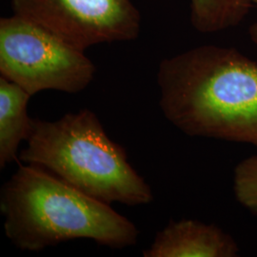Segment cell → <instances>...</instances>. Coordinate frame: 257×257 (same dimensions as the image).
<instances>
[{"mask_svg": "<svg viewBox=\"0 0 257 257\" xmlns=\"http://www.w3.org/2000/svg\"><path fill=\"white\" fill-rule=\"evenodd\" d=\"M14 15L35 22L82 51L133 40L140 15L131 0H12Z\"/></svg>", "mask_w": 257, "mask_h": 257, "instance_id": "cell-5", "label": "cell"}, {"mask_svg": "<svg viewBox=\"0 0 257 257\" xmlns=\"http://www.w3.org/2000/svg\"><path fill=\"white\" fill-rule=\"evenodd\" d=\"M157 83L166 118L191 137L257 148V63L234 48L204 45L164 59Z\"/></svg>", "mask_w": 257, "mask_h": 257, "instance_id": "cell-1", "label": "cell"}, {"mask_svg": "<svg viewBox=\"0 0 257 257\" xmlns=\"http://www.w3.org/2000/svg\"><path fill=\"white\" fill-rule=\"evenodd\" d=\"M233 189L237 201L257 214V156L248 157L235 167Z\"/></svg>", "mask_w": 257, "mask_h": 257, "instance_id": "cell-9", "label": "cell"}, {"mask_svg": "<svg viewBox=\"0 0 257 257\" xmlns=\"http://www.w3.org/2000/svg\"><path fill=\"white\" fill-rule=\"evenodd\" d=\"M234 239L215 225L196 220L171 221L156 233L145 257H235Z\"/></svg>", "mask_w": 257, "mask_h": 257, "instance_id": "cell-6", "label": "cell"}, {"mask_svg": "<svg viewBox=\"0 0 257 257\" xmlns=\"http://www.w3.org/2000/svg\"><path fill=\"white\" fill-rule=\"evenodd\" d=\"M252 3H253V6L255 5L257 6V0H251ZM249 35L251 37V40L253 41V43L255 44V46L257 47V23L254 24L252 27L250 28V31H249Z\"/></svg>", "mask_w": 257, "mask_h": 257, "instance_id": "cell-10", "label": "cell"}, {"mask_svg": "<svg viewBox=\"0 0 257 257\" xmlns=\"http://www.w3.org/2000/svg\"><path fill=\"white\" fill-rule=\"evenodd\" d=\"M193 27L204 34L239 25L253 7L251 0H191Z\"/></svg>", "mask_w": 257, "mask_h": 257, "instance_id": "cell-8", "label": "cell"}, {"mask_svg": "<svg viewBox=\"0 0 257 257\" xmlns=\"http://www.w3.org/2000/svg\"><path fill=\"white\" fill-rule=\"evenodd\" d=\"M31 94L17 83L0 77V166L15 161L19 145L27 140L32 127L27 106Z\"/></svg>", "mask_w": 257, "mask_h": 257, "instance_id": "cell-7", "label": "cell"}, {"mask_svg": "<svg viewBox=\"0 0 257 257\" xmlns=\"http://www.w3.org/2000/svg\"><path fill=\"white\" fill-rule=\"evenodd\" d=\"M26 142L19 154L22 161L46 169L100 201L138 206L153 200L125 149L107 136L92 110L67 113L56 121L32 118Z\"/></svg>", "mask_w": 257, "mask_h": 257, "instance_id": "cell-3", "label": "cell"}, {"mask_svg": "<svg viewBox=\"0 0 257 257\" xmlns=\"http://www.w3.org/2000/svg\"><path fill=\"white\" fill-rule=\"evenodd\" d=\"M76 47L17 15L0 20V73L31 95L45 90L81 92L95 66Z\"/></svg>", "mask_w": 257, "mask_h": 257, "instance_id": "cell-4", "label": "cell"}, {"mask_svg": "<svg viewBox=\"0 0 257 257\" xmlns=\"http://www.w3.org/2000/svg\"><path fill=\"white\" fill-rule=\"evenodd\" d=\"M0 210L7 237L24 250H40L74 239H92L113 248L138 242L136 225L110 204L35 164L19 166L4 184Z\"/></svg>", "mask_w": 257, "mask_h": 257, "instance_id": "cell-2", "label": "cell"}]
</instances>
